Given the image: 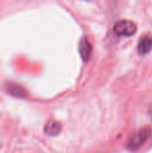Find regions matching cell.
<instances>
[{"label": "cell", "instance_id": "cell-1", "mask_svg": "<svg viewBox=\"0 0 152 153\" xmlns=\"http://www.w3.org/2000/svg\"><path fill=\"white\" fill-rule=\"evenodd\" d=\"M151 134V129L149 127H144L141 128L140 130H138L136 132H134L133 134L130 137V139L128 140L127 143V148L132 151L139 149L147 140L149 139Z\"/></svg>", "mask_w": 152, "mask_h": 153}, {"label": "cell", "instance_id": "cell-2", "mask_svg": "<svg viewBox=\"0 0 152 153\" xmlns=\"http://www.w3.org/2000/svg\"><path fill=\"white\" fill-rule=\"evenodd\" d=\"M138 30V27L132 21L120 20L114 25V32L117 36H131Z\"/></svg>", "mask_w": 152, "mask_h": 153}, {"label": "cell", "instance_id": "cell-3", "mask_svg": "<svg viewBox=\"0 0 152 153\" xmlns=\"http://www.w3.org/2000/svg\"><path fill=\"white\" fill-rule=\"evenodd\" d=\"M93 46L87 38H82L79 42V53H80L81 59L85 62H87L92 55Z\"/></svg>", "mask_w": 152, "mask_h": 153}, {"label": "cell", "instance_id": "cell-4", "mask_svg": "<svg viewBox=\"0 0 152 153\" xmlns=\"http://www.w3.org/2000/svg\"><path fill=\"white\" fill-rule=\"evenodd\" d=\"M152 49V36L150 34H144L140 39L138 44V52L142 55L149 53Z\"/></svg>", "mask_w": 152, "mask_h": 153}, {"label": "cell", "instance_id": "cell-5", "mask_svg": "<svg viewBox=\"0 0 152 153\" xmlns=\"http://www.w3.org/2000/svg\"><path fill=\"white\" fill-rule=\"evenodd\" d=\"M5 89L8 92V94L13 95L18 98H25L27 96V92L23 87L15 82H7L5 85Z\"/></svg>", "mask_w": 152, "mask_h": 153}, {"label": "cell", "instance_id": "cell-6", "mask_svg": "<svg viewBox=\"0 0 152 153\" xmlns=\"http://www.w3.org/2000/svg\"><path fill=\"white\" fill-rule=\"evenodd\" d=\"M62 126L59 123L55 121H50L46 124V126L44 127V131L49 135H56L61 132Z\"/></svg>", "mask_w": 152, "mask_h": 153}, {"label": "cell", "instance_id": "cell-7", "mask_svg": "<svg viewBox=\"0 0 152 153\" xmlns=\"http://www.w3.org/2000/svg\"><path fill=\"white\" fill-rule=\"evenodd\" d=\"M85 1H90V0H85Z\"/></svg>", "mask_w": 152, "mask_h": 153}]
</instances>
